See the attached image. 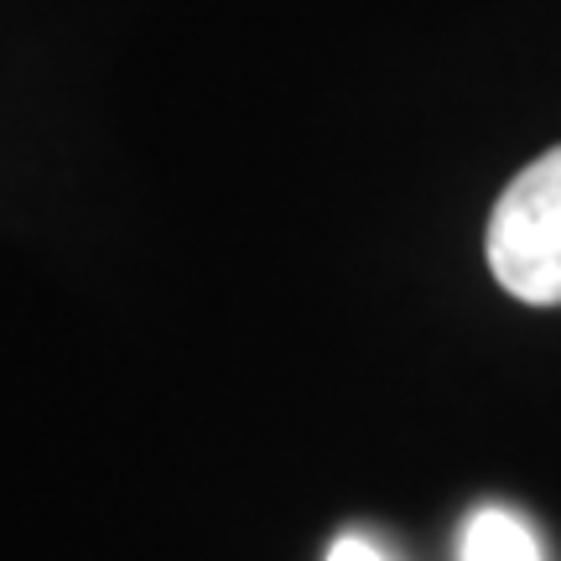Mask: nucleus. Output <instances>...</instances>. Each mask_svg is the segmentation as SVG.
Wrapping results in <instances>:
<instances>
[{"instance_id":"nucleus-2","label":"nucleus","mask_w":561,"mask_h":561,"mask_svg":"<svg viewBox=\"0 0 561 561\" xmlns=\"http://www.w3.org/2000/svg\"><path fill=\"white\" fill-rule=\"evenodd\" d=\"M458 561H546L536 530L515 510H473L462 525Z\"/></svg>"},{"instance_id":"nucleus-3","label":"nucleus","mask_w":561,"mask_h":561,"mask_svg":"<svg viewBox=\"0 0 561 561\" xmlns=\"http://www.w3.org/2000/svg\"><path fill=\"white\" fill-rule=\"evenodd\" d=\"M328 561H385V551L369 536H339L328 546Z\"/></svg>"},{"instance_id":"nucleus-1","label":"nucleus","mask_w":561,"mask_h":561,"mask_svg":"<svg viewBox=\"0 0 561 561\" xmlns=\"http://www.w3.org/2000/svg\"><path fill=\"white\" fill-rule=\"evenodd\" d=\"M489 271L515 301L561 307V146L536 157L489 214Z\"/></svg>"}]
</instances>
